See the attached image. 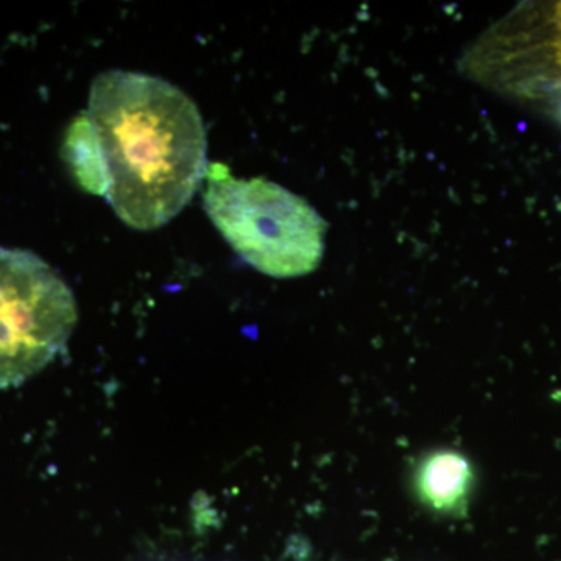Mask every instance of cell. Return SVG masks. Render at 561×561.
I'll use <instances>...</instances> for the list:
<instances>
[{
  "label": "cell",
  "mask_w": 561,
  "mask_h": 561,
  "mask_svg": "<svg viewBox=\"0 0 561 561\" xmlns=\"http://www.w3.org/2000/svg\"><path fill=\"white\" fill-rule=\"evenodd\" d=\"M84 117L103 195L125 225L157 230L190 205L209 164L202 114L186 92L147 73L106 70Z\"/></svg>",
  "instance_id": "1"
},
{
  "label": "cell",
  "mask_w": 561,
  "mask_h": 561,
  "mask_svg": "<svg viewBox=\"0 0 561 561\" xmlns=\"http://www.w3.org/2000/svg\"><path fill=\"white\" fill-rule=\"evenodd\" d=\"M203 205L239 256L273 278H297L319 267L327 221L305 198L264 179H234L208 165Z\"/></svg>",
  "instance_id": "2"
},
{
  "label": "cell",
  "mask_w": 561,
  "mask_h": 561,
  "mask_svg": "<svg viewBox=\"0 0 561 561\" xmlns=\"http://www.w3.org/2000/svg\"><path fill=\"white\" fill-rule=\"evenodd\" d=\"M72 290L39 256L0 247V389L43 370L77 323Z\"/></svg>",
  "instance_id": "3"
},
{
  "label": "cell",
  "mask_w": 561,
  "mask_h": 561,
  "mask_svg": "<svg viewBox=\"0 0 561 561\" xmlns=\"http://www.w3.org/2000/svg\"><path fill=\"white\" fill-rule=\"evenodd\" d=\"M460 70L491 90L551 106L561 99V2L513 11L465 51Z\"/></svg>",
  "instance_id": "4"
},
{
  "label": "cell",
  "mask_w": 561,
  "mask_h": 561,
  "mask_svg": "<svg viewBox=\"0 0 561 561\" xmlns=\"http://www.w3.org/2000/svg\"><path fill=\"white\" fill-rule=\"evenodd\" d=\"M472 485L468 461L456 453H438L424 460L416 476V489L424 504L438 512L463 507Z\"/></svg>",
  "instance_id": "5"
}]
</instances>
